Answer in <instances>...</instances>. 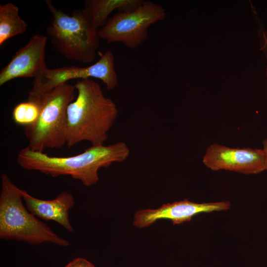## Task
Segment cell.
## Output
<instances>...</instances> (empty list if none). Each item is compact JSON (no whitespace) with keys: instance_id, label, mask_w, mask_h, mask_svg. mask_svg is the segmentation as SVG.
<instances>
[{"instance_id":"cell-4","label":"cell","mask_w":267,"mask_h":267,"mask_svg":"<svg viewBox=\"0 0 267 267\" xmlns=\"http://www.w3.org/2000/svg\"><path fill=\"white\" fill-rule=\"evenodd\" d=\"M0 238L37 245L45 242L66 247L69 242L31 213L23 202L24 190L5 173L0 176Z\"/></svg>"},{"instance_id":"cell-11","label":"cell","mask_w":267,"mask_h":267,"mask_svg":"<svg viewBox=\"0 0 267 267\" xmlns=\"http://www.w3.org/2000/svg\"><path fill=\"white\" fill-rule=\"evenodd\" d=\"M23 199L27 209L37 217L55 222L68 231L74 232L69 211L75 205V201L71 193L63 191L54 199L45 200L36 198L24 190Z\"/></svg>"},{"instance_id":"cell-10","label":"cell","mask_w":267,"mask_h":267,"mask_svg":"<svg viewBox=\"0 0 267 267\" xmlns=\"http://www.w3.org/2000/svg\"><path fill=\"white\" fill-rule=\"evenodd\" d=\"M47 37L36 34L20 48L0 72V86L19 78H33L46 67L45 48Z\"/></svg>"},{"instance_id":"cell-8","label":"cell","mask_w":267,"mask_h":267,"mask_svg":"<svg viewBox=\"0 0 267 267\" xmlns=\"http://www.w3.org/2000/svg\"><path fill=\"white\" fill-rule=\"evenodd\" d=\"M202 162L209 169L254 175L265 170L262 149L231 148L217 143L207 148Z\"/></svg>"},{"instance_id":"cell-12","label":"cell","mask_w":267,"mask_h":267,"mask_svg":"<svg viewBox=\"0 0 267 267\" xmlns=\"http://www.w3.org/2000/svg\"><path fill=\"white\" fill-rule=\"evenodd\" d=\"M144 0H86L83 11L96 29L99 30L107 22L114 11H131L136 9Z\"/></svg>"},{"instance_id":"cell-5","label":"cell","mask_w":267,"mask_h":267,"mask_svg":"<svg viewBox=\"0 0 267 267\" xmlns=\"http://www.w3.org/2000/svg\"><path fill=\"white\" fill-rule=\"evenodd\" d=\"M45 3L52 15L46 33L55 50L72 61L84 64L93 62L99 46V30L82 10L75 9L69 15L56 8L51 0H45Z\"/></svg>"},{"instance_id":"cell-9","label":"cell","mask_w":267,"mask_h":267,"mask_svg":"<svg viewBox=\"0 0 267 267\" xmlns=\"http://www.w3.org/2000/svg\"><path fill=\"white\" fill-rule=\"evenodd\" d=\"M230 207V204L227 201L198 203L185 199L163 204L155 209L140 210L134 215L133 225L137 228H144L161 219L169 220L174 224H178L189 222L196 215L226 211Z\"/></svg>"},{"instance_id":"cell-13","label":"cell","mask_w":267,"mask_h":267,"mask_svg":"<svg viewBox=\"0 0 267 267\" xmlns=\"http://www.w3.org/2000/svg\"><path fill=\"white\" fill-rule=\"evenodd\" d=\"M19 8L8 2L0 4V46L7 40L27 31V23L19 16Z\"/></svg>"},{"instance_id":"cell-16","label":"cell","mask_w":267,"mask_h":267,"mask_svg":"<svg viewBox=\"0 0 267 267\" xmlns=\"http://www.w3.org/2000/svg\"><path fill=\"white\" fill-rule=\"evenodd\" d=\"M263 148L262 150L264 155L265 170L267 171V138L263 140Z\"/></svg>"},{"instance_id":"cell-2","label":"cell","mask_w":267,"mask_h":267,"mask_svg":"<svg viewBox=\"0 0 267 267\" xmlns=\"http://www.w3.org/2000/svg\"><path fill=\"white\" fill-rule=\"evenodd\" d=\"M74 86L77 96L67 108L66 145L71 147L83 141L103 145L118 117L117 106L91 79L79 80Z\"/></svg>"},{"instance_id":"cell-6","label":"cell","mask_w":267,"mask_h":267,"mask_svg":"<svg viewBox=\"0 0 267 267\" xmlns=\"http://www.w3.org/2000/svg\"><path fill=\"white\" fill-rule=\"evenodd\" d=\"M166 16L163 6L150 0H144L136 9L118 12L109 17L99 30L100 39L112 43L120 42L134 49L147 39L149 28Z\"/></svg>"},{"instance_id":"cell-17","label":"cell","mask_w":267,"mask_h":267,"mask_svg":"<svg viewBox=\"0 0 267 267\" xmlns=\"http://www.w3.org/2000/svg\"></svg>"},{"instance_id":"cell-14","label":"cell","mask_w":267,"mask_h":267,"mask_svg":"<svg viewBox=\"0 0 267 267\" xmlns=\"http://www.w3.org/2000/svg\"><path fill=\"white\" fill-rule=\"evenodd\" d=\"M40 114V108L34 100L28 98L27 101L17 104L12 111V117L14 123L24 127L34 124Z\"/></svg>"},{"instance_id":"cell-3","label":"cell","mask_w":267,"mask_h":267,"mask_svg":"<svg viewBox=\"0 0 267 267\" xmlns=\"http://www.w3.org/2000/svg\"><path fill=\"white\" fill-rule=\"evenodd\" d=\"M75 90L74 85L65 83L46 90L29 91L28 98L37 103L40 114L34 124L24 128L28 148L44 152L66 145L67 108Z\"/></svg>"},{"instance_id":"cell-7","label":"cell","mask_w":267,"mask_h":267,"mask_svg":"<svg viewBox=\"0 0 267 267\" xmlns=\"http://www.w3.org/2000/svg\"><path fill=\"white\" fill-rule=\"evenodd\" d=\"M94 78L101 80L106 89H114L118 84L115 69L113 52L107 50L101 54L99 59L87 67L65 66L54 69H45L34 79L32 91H44L73 79Z\"/></svg>"},{"instance_id":"cell-15","label":"cell","mask_w":267,"mask_h":267,"mask_svg":"<svg viewBox=\"0 0 267 267\" xmlns=\"http://www.w3.org/2000/svg\"><path fill=\"white\" fill-rule=\"evenodd\" d=\"M64 267H95L91 262L85 258L78 257L69 262Z\"/></svg>"},{"instance_id":"cell-1","label":"cell","mask_w":267,"mask_h":267,"mask_svg":"<svg viewBox=\"0 0 267 267\" xmlns=\"http://www.w3.org/2000/svg\"><path fill=\"white\" fill-rule=\"evenodd\" d=\"M130 154L128 146L123 141L108 145H91L79 154L66 157L49 156L26 146L18 153L17 162L26 170L52 177L70 176L84 185L90 186L98 181L100 168L124 162Z\"/></svg>"}]
</instances>
